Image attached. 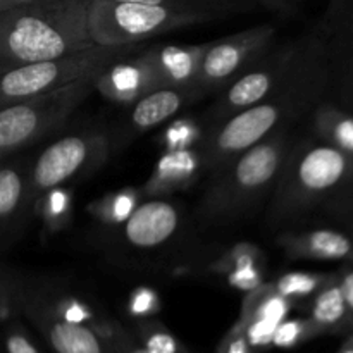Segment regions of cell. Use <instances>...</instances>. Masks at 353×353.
<instances>
[{
  "mask_svg": "<svg viewBox=\"0 0 353 353\" xmlns=\"http://www.w3.org/2000/svg\"><path fill=\"white\" fill-rule=\"evenodd\" d=\"M90 0H31L0 12V74L95 45Z\"/></svg>",
  "mask_w": 353,
  "mask_h": 353,
  "instance_id": "1",
  "label": "cell"
},
{
  "mask_svg": "<svg viewBox=\"0 0 353 353\" xmlns=\"http://www.w3.org/2000/svg\"><path fill=\"white\" fill-rule=\"evenodd\" d=\"M140 43L92 45L43 62L21 65L0 74V107L45 95L76 83H93L123 59L141 52Z\"/></svg>",
  "mask_w": 353,
  "mask_h": 353,
  "instance_id": "2",
  "label": "cell"
},
{
  "mask_svg": "<svg viewBox=\"0 0 353 353\" xmlns=\"http://www.w3.org/2000/svg\"><path fill=\"white\" fill-rule=\"evenodd\" d=\"M216 17V10L90 0L88 31L95 45L140 43L174 28Z\"/></svg>",
  "mask_w": 353,
  "mask_h": 353,
  "instance_id": "3",
  "label": "cell"
},
{
  "mask_svg": "<svg viewBox=\"0 0 353 353\" xmlns=\"http://www.w3.org/2000/svg\"><path fill=\"white\" fill-rule=\"evenodd\" d=\"M93 88V83H76L0 107V157L33 143L54 130Z\"/></svg>",
  "mask_w": 353,
  "mask_h": 353,
  "instance_id": "4",
  "label": "cell"
},
{
  "mask_svg": "<svg viewBox=\"0 0 353 353\" xmlns=\"http://www.w3.org/2000/svg\"><path fill=\"white\" fill-rule=\"evenodd\" d=\"M353 183V155L330 143L314 145L300 154L292 168L290 188L296 203L324 199Z\"/></svg>",
  "mask_w": 353,
  "mask_h": 353,
  "instance_id": "5",
  "label": "cell"
},
{
  "mask_svg": "<svg viewBox=\"0 0 353 353\" xmlns=\"http://www.w3.org/2000/svg\"><path fill=\"white\" fill-rule=\"evenodd\" d=\"M271 28H257L247 33L236 34L217 43L205 45L199 71H196V85H217L226 81L238 69L243 68L262 47L271 40Z\"/></svg>",
  "mask_w": 353,
  "mask_h": 353,
  "instance_id": "6",
  "label": "cell"
},
{
  "mask_svg": "<svg viewBox=\"0 0 353 353\" xmlns=\"http://www.w3.org/2000/svg\"><path fill=\"white\" fill-rule=\"evenodd\" d=\"M102 148V141L95 137H65L41 152L33 168L31 181L34 192H45L68 181Z\"/></svg>",
  "mask_w": 353,
  "mask_h": 353,
  "instance_id": "7",
  "label": "cell"
},
{
  "mask_svg": "<svg viewBox=\"0 0 353 353\" xmlns=\"http://www.w3.org/2000/svg\"><path fill=\"white\" fill-rule=\"evenodd\" d=\"M278 105L255 103L231 117L216 133L212 152L217 155H234L248 150L268 137L269 131L279 123Z\"/></svg>",
  "mask_w": 353,
  "mask_h": 353,
  "instance_id": "8",
  "label": "cell"
},
{
  "mask_svg": "<svg viewBox=\"0 0 353 353\" xmlns=\"http://www.w3.org/2000/svg\"><path fill=\"white\" fill-rule=\"evenodd\" d=\"M178 210L164 200H152L130 214L124 234L133 247L152 248L164 243L178 228Z\"/></svg>",
  "mask_w": 353,
  "mask_h": 353,
  "instance_id": "9",
  "label": "cell"
},
{
  "mask_svg": "<svg viewBox=\"0 0 353 353\" xmlns=\"http://www.w3.org/2000/svg\"><path fill=\"white\" fill-rule=\"evenodd\" d=\"M205 47H162L143 54L155 90L179 88L195 81Z\"/></svg>",
  "mask_w": 353,
  "mask_h": 353,
  "instance_id": "10",
  "label": "cell"
},
{
  "mask_svg": "<svg viewBox=\"0 0 353 353\" xmlns=\"http://www.w3.org/2000/svg\"><path fill=\"white\" fill-rule=\"evenodd\" d=\"M283 161V147L279 143H257L241 152V157L231 172V183L238 195H250L265 188L274 179Z\"/></svg>",
  "mask_w": 353,
  "mask_h": 353,
  "instance_id": "11",
  "label": "cell"
},
{
  "mask_svg": "<svg viewBox=\"0 0 353 353\" xmlns=\"http://www.w3.org/2000/svg\"><path fill=\"white\" fill-rule=\"evenodd\" d=\"M300 257L316 261H341L353 255V240L334 230H316L302 234L292 243Z\"/></svg>",
  "mask_w": 353,
  "mask_h": 353,
  "instance_id": "12",
  "label": "cell"
},
{
  "mask_svg": "<svg viewBox=\"0 0 353 353\" xmlns=\"http://www.w3.org/2000/svg\"><path fill=\"white\" fill-rule=\"evenodd\" d=\"M183 105V93L179 88H159L140 97L131 112V124L138 130L157 126L174 116Z\"/></svg>",
  "mask_w": 353,
  "mask_h": 353,
  "instance_id": "13",
  "label": "cell"
},
{
  "mask_svg": "<svg viewBox=\"0 0 353 353\" xmlns=\"http://www.w3.org/2000/svg\"><path fill=\"white\" fill-rule=\"evenodd\" d=\"M47 338L57 353H103L95 331L83 324L54 321L48 324Z\"/></svg>",
  "mask_w": 353,
  "mask_h": 353,
  "instance_id": "14",
  "label": "cell"
},
{
  "mask_svg": "<svg viewBox=\"0 0 353 353\" xmlns=\"http://www.w3.org/2000/svg\"><path fill=\"white\" fill-rule=\"evenodd\" d=\"M316 128L326 143L353 155V116L350 114L324 105L316 114Z\"/></svg>",
  "mask_w": 353,
  "mask_h": 353,
  "instance_id": "15",
  "label": "cell"
},
{
  "mask_svg": "<svg viewBox=\"0 0 353 353\" xmlns=\"http://www.w3.org/2000/svg\"><path fill=\"white\" fill-rule=\"evenodd\" d=\"M310 314H312L310 323L316 327L317 333L336 327L338 324L343 323V319L348 314V307L345 303V296L340 288V283L321 290V293L314 300L312 312Z\"/></svg>",
  "mask_w": 353,
  "mask_h": 353,
  "instance_id": "16",
  "label": "cell"
},
{
  "mask_svg": "<svg viewBox=\"0 0 353 353\" xmlns=\"http://www.w3.org/2000/svg\"><path fill=\"white\" fill-rule=\"evenodd\" d=\"M272 86L269 71H250L233 83L226 95L228 109H247L261 102Z\"/></svg>",
  "mask_w": 353,
  "mask_h": 353,
  "instance_id": "17",
  "label": "cell"
},
{
  "mask_svg": "<svg viewBox=\"0 0 353 353\" xmlns=\"http://www.w3.org/2000/svg\"><path fill=\"white\" fill-rule=\"evenodd\" d=\"M23 199V179L14 169H0V219L9 217Z\"/></svg>",
  "mask_w": 353,
  "mask_h": 353,
  "instance_id": "18",
  "label": "cell"
},
{
  "mask_svg": "<svg viewBox=\"0 0 353 353\" xmlns=\"http://www.w3.org/2000/svg\"><path fill=\"white\" fill-rule=\"evenodd\" d=\"M316 333V327L310 321H283L276 327L271 345L278 348H292Z\"/></svg>",
  "mask_w": 353,
  "mask_h": 353,
  "instance_id": "19",
  "label": "cell"
},
{
  "mask_svg": "<svg viewBox=\"0 0 353 353\" xmlns=\"http://www.w3.org/2000/svg\"><path fill=\"white\" fill-rule=\"evenodd\" d=\"M323 278L314 274H305V272H292L279 279L278 293L285 299H295V296H307L321 288Z\"/></svg>",
  "mask_w": 353,
  "mask_h": 353,
  "instance_id": "20",
  "label": "cell"
},
{
  "mask_svg": "<svg viewBox=\"0 0 353 353\" xmlns=\"http://www.w3.org/2000/svg\"><path fill=\"white\" fill-rule=\"evenodd\" d=\"M290 310L288 299L281 296L279 293L276 295L268 296L265 300H262L257 307H255L254 314H252L250 319H264V321H272V323H283Z\"/></svg>",
  "mask_w": 353,
  "mask_h": 353,
  "instance_id": "21",
  "label": "cell"
},
{
  "mask_svg": "<svg viewBox=\"0 0 353 353\" xmlns=\"http://www.w3.org/2000/svg\"><path fill=\"white\" fill-rule=\"evenodd\" d=\"M278 323L264 319H248L243 326L245 336H247L250 347H265L272 343V336L278 327Z\"/></svg>",
  "mask_w": 353,
  "mask_h": 353,
  "instance_id": "22",
  "label": "cell"
},
{
  "mask_svg": "<svg viewBox=\"0 0 353 353\" xmlns=\"http://www.w3.org/2000/svg\"><path fill=\"white\" fill-rule=\"evenodd\" d=\"M145 350L148 353H181L178 340L162 330L147 331L143 336Z\"/></svg>",
  "mask_w": 353,
  "mask_h": 353,
  "instance_id": "23",
  "label": "cell"
},
{
  "mask_svg": "<svg viewBox=\"0 0 353 353\" xmlns=\"http://www.w3.org/2000/svg\"><path fill=\"white\" fill-rule=\"evenodd\" d=\"M116 2H131V3H147V6H171L185 7V9H207L216 10L210 0H116Z\"/></svg>",
  "mask_w": 353,
  "mask_h": 353,
  "instance_id": "24",
  "label": "cell"
},
{
  "mask_svg": "<svg viewBox=\"0 0 353 353\" xmlns=\"http://www.w3.org/2000/svg\"><path fill=\"white\" fill-rule=\"evenodd\" d=\"M219 353H252V347L248 343L247 336H245L243 327L238 326V330H234L226 338V341L221 345Z\"/></svg>",
  "mask_w": 353,
  "mask_h": 353,
  "instance_id": "25",
  "label": "cell"
},
{
  "mask_svg": "<svg viewBox=\"0 0 353 353\" xmlns=\"http://www.w3.org/2000/svg\"><path fill=\"white\" fill-rule=\"evenodd\" d=\"M6 350L7 353H40L24 334L19 333H12L7 336Z\"/></svg>",
  "mask_w": 353,
  "mask_h": 353,
  "instance_id": "26",
  "label": "cell"
},
{
  "mask_svg": "<svg viewBox=\"0 0 353 353\" xmlns=\"http://www.w3.org/2000/svg\"><path fill=\"white\" fill-rule=\"evenodd\" d=\"M152 303H154V295L147 290H141L134 295L133 303H131V310L138 316H143V314H148L152 310Z\"/></svg>",
  "mask_w": 353,
  "mask_h": 353,
  "instance_id": "27",
  "label": "cell"
},
{
  "mask_svg": "<svg viewBox=\"0 0 353 353\" xmlns=\"http://www.w3.org/2000/svg\"><path fill=\"white\" fill-rule=\"evenodd\" d=\"M340 288L341 292H343L345 303H347L348 307V312L353 314V269L345 272L343 278H341L340 281Z\"/></svg>",
  "mask_w": 353,
  "mask_h": 353,
  "instance_id": "28",
  "label": "cell"
},
{
  "mask_svg": "<svg viewBox=\"0 0 353 353\" xmlns=\"http://www.w3.org/2000/svg\"><path fill=\"white\" fill-rule=\"evenodd\" d=\"M85 319H88V312L81 305H71L69 309H65L64 321H68V323L81 324Z\"/></svg>",
  "mask_w": 353,
  "mask_h": 353,
  "instance_id": "29",
  "label": "cell"
},
{
  "mask_svg": "<svg viewBox=\"0 0 353 353\" xmlns=\"http://www.w3.org/2000/svg\"><path fill=\"white\" fill-rule=\"evenodd\" d=\"M130 209H131V200L126 199V196H121V199L117 200V203H116L117 219H123V217L126 216L128 212H130Z\"/></svg>",
  "mask_w": 353,
  "mask_h": 353,
  "instance_id": "30",
  "label": "cell"
},
{
  "mask_svg": "<svg viewBox=\"0 0 353 353\" xmlns=\"http://www.w3.org/2000/svg\"><path fill=\"white\" fill-rule=\"evenodd\" d=\"M28 2H31V0H0V12H3L7 9H12V7L23 6V3Z\"/></svg>",
  "mask_w": 353,
  "mask_h": 353,
  "instance_id": "31",
  "label": "cell"
},
{
  "mask_svg": "<svg viewBox=\"0 0 353 353\" xmlns=\"http://www.w3.org/2000/svg\"><path fill=\"white\" fill-rule=\"evenodd\" d=\"M338 353H353V334L350 338H348L347 341H345V345L341 347V350Z\"/></svg>",
  "mask_w": 353,
  "mask_h": 353,
  "instance_id": "32",
  "label": "cell"
},
{
  "mask_svg": "<svg viewBox=\"0 0 353 353\" xmlns=\"http://www.w3.org/2000/svg\"><path fill=\"white\" fill-rule=\"evenodd\" d=\"M123 353H148L145 350V347H134V345H130V347H126V350Z\"/></svg>",
  "mask_w": 353,
  "mask_h": 353,
  "instance_id": "33",
  "label": "cell"
},
{
  "mask_svg": "<svg viewBox=\"0 0 353 353\" xmlns=\"http://www.w3.org/2000/svg\"><path fill=\"white\" fill-rule=\"evenodd\" d=\"M352 203H353V200H352Z\"/></svg>",
  "mask_w": 353,
  "mask_h": 353,
  "instance_id": "34",
  "label": "cell"
}]
</instances>
